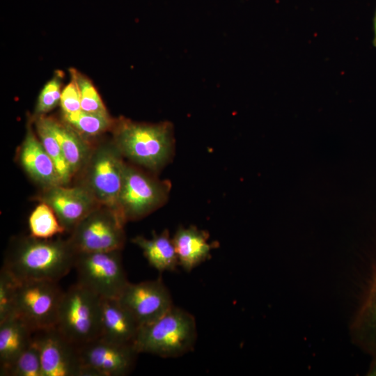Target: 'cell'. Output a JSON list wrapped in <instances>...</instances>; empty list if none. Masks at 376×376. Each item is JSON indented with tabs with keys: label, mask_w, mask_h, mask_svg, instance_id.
Returning <instances> with one entry per match:
<instances>
[{
	"label": "cell",
	"mask_w": 376,
	"mask_h": 376,
	"mask_svg": "<svg viewBox=\"0 0 376 376\" xmlns=\"http://www.w3.org/2000/svg\"><path fill=\"white\" fill-rule=\"evenodd\" d=\"M77 251L69 239L12 238L2 267L18 281L58 282L74 269Z\"/></svg>",
	"instance_id": "obj_1"
},
{
	"label": "cell",
	"mask_w": 376,
	"mask_h": 376,
	"mask_svg": "<svg viewBox=\"0 0 376 376\" xmlns=\"http://www.w3.org/2000/svg\"><path fill=\"white\" fill-rule=\"evenodd\" d=\"M112 141L124 157L152 173L170 160L174 146L171 123H144L120 117L114 121Z\"/></svg>",
	"instance_id": "obj_2"
},
{
	"label": "cell",
	"mask_w": 376,
	"mask_h": 376,
	"mask_svg": "<svg viewBox=\"0 0 376 376\" xmlns=\"http://www.w3.org/2000/svg\"><path fill=\"white\" fill-rule=\"evenodd\" d=\"M196 338L194 315L173 306L157 320L140 327L134 347L139 354L178 357L194 349Z\"/></svg>",
	"instance_id": "obj_3"
},
{
	"label": "cell",
	"mask_w": 376,
	"mask_h": 376,
	"mask_svg": "<svg viewBox=\"0 0 376 376\" xmlns=\"http://www.w3.org/2000/svg\"><path fill=\"white\" fill-rule=\"evenodd\" d=\"M101 297L78 282L63 291L56 328L80 346L100 336Z\"/></svg>",
	"instance_id": "obj_4"
},
{
	"label": "cell",
	"mask_w": 376,
	"mask_h": 376,
	"mask_svg": "<svg viewBox=\"0 0 376 376\" xmlns=\"http://www.w3.org/2000/svg\"><path fill=\"white\" fill-rule=\"evenodd\" d=\"M113 141L93 146L90 156L77 174L79 182L102 205L116 210L125 162Z\"/></svg>",
	"instance_id": "obj_5"
},
{
	"label": "cell",
	"mask_w": 376,
	"mask_h": 376,
	"mask_svg": "<svg viewBox=\"0 0 376 376\" xmlns=\"http://www.w3.org/2000/svg\"><path fill=\"white\" fill-rule=\"evenodd\" d=\"M170 183L125 164L116 211L125 223L142 219L163 205Z\"/></svg>",
	"instance_id": "obj_6"
},
{
	"label": "cell",
	"mask_w": 376,
	"mask_h": 376,
	"mask_svg": "<svg viewBox=\"0 0 376 376\" xmlns=\"http://www.w3.org/2000/svg\"><path fill=\"white\" fill-rule=\"evenodd\" d=\"M58 283L44 280L18 281L15 315L34 332L56 327L63 293Z\"/></svg>",
	"instance_id": "obj_7"
},
{
	"label": "cell",
	"mask_w": 376,
	"mask_h": 376,
	"mask_svg": "<svg viewBox=\"0 0 376 376\" xmlns=\"http://www.w3.org/2000/svg\"><path fill=\"white\" fill-rule=\"evenodd\" d=\"M77 282L102 298H118L129 283L120 251L78 252Z\"/></svg>",
	"instance_id": "obj_8"
},
{
	"label": "cell",
	"mask_w": 376,
	"mask_h": 376,
	"mask_svg": "<svg viewBox=\"0 0 376 376\" xmlns=\"http://www.w3.org/2000/svg\"><path fill=\"white\" fill-rule=\"evenodd\" d=\"M125 224L116 210L101 205L77 224L68 239L77 252L121 251Z\"/></svg>",
	"instance_id": "obj_9"
},
{
	"label": "cell",
	"mask_w": 376,
	"mask_h": 376,
	"mask_svg": "<svg viewBox=\"0 0 376 376\" xmlns=\"http://www.w3.org/2000/svg\"><path fill=\"white\" fill-rule=\"evenodd\" d=\"M79 347L84 376H124L134 368L139 354L133 345L95 338Z\"/></svg>",
	"instance_id": "obj_10"
},
{
	"label": "cell",
	"mask_w": 376,
	"mask_h": 376,
	"mask_svg": "<svg viewBox=\"0 0 376 376\" xmlns=\"http://www.w3.org/2000/svg\"><path fill=\"white\" fill-rule=\"evenodd\" d=\"M33 343L40 353L42 376H84L78 346L56 327L33 332Z\"/></svg>",
	"instance_id": "obj_11"
},
{
	"label": "cell",
	"mask_w": 376,
	"mask_h": 376,
	"mask_svg": "<svg viewBox=\"0 0 376 376\" xmlns=\"http://www.w3.org/2000/svg\"><path fill=\"white\" fill-rule=\"evenodd\" d=\"M36 198L53 210L68 233L101 205L88 189L77 184L73 187L58 185L43 188Z\"/></svg>",
	"instance_id": "obj_12"
},
{
	"label": "cell",
	"mask_w": 376,
	"mask_h": 376,
	"mask_svg": "<svg viewBox=\"0 0 376 376\" xmlns=\"http://www.w3.org/2000/svg\"><path fill=\"white\" fill-rule=\"evenodd\" d=\"M118 299L140 326L157 320L173 306L161 278L137 283L129 282Z\"/></svg>",
	"instance_id": "obj_13"
},
{
	"label": "cell",
	"mask_w": 376,
	"mask_h": 376,
	"mask_svg": "<svg viewBox=\"0 0 376 376\" xmlns=\"http://www.w3.org/2000/svg\"><path fill=\"white\" fill-rule=\"evenodd\" d=\"M20 166L42 189L62 185L55 164L31 126H27L24 139L17 150Z\"/></svg>",
	"instance_id": "obj_14"
},
{
	"label": "cell",
	"mask_w": 376,
	"mask_h": 376,
	"mask_svg": "<svg viewBox=\"0 0 376 376\" xmlns=\"http://www.w3.org/2000/svg\"><path fill=\"white\" fill-rule=\"evenodd\" d=\"M140 324L117 298L101 297L100 336L106 340L134 346Z\"/></svg>",
	"instance_id": "obj_15"
},
{
	"label": "cell",
	"mask_w": 376,
	"mask_h": 376,
	"mask_svg": "<svg viewBox=\"0 0 376 376\" xmlns=\"http://www.w3.org/2000/svg\"><path fill=\"white\" fill-rule=\"evenodd\" d=\"M209 234L195 226L180 228L173 237L179 265L186 272L209 259L215 242H208Z\"/></svg>",
	"instance_id": "obj_16"
},
{
	"label": "cell",
	"mask_w": 376,
	"mask_h": 376,
	"mask_svg": "<svg viewBox=\"0 0 376 376\" xmlns=\"http://www.w3.org/2000/svg\"><path fill=\"white\" fill-rule=\"evenodd\" d=\"M45 121L54 135L74 177L86 163L93 145L64 121L43 115Z\"/></svg>",
	"instance_id": "obj_17"
},
{
	"label": "cell",
	"mask_w": 376,
	"mask_h": 376,
	"mask_svg": "<svg viewBox=\"0 0 376 376\" xmlns=\"http://www.w3.org/2000/svg\"><path fill=\"white\" fill-rule=\"evenodd\" d=\"M33 332L16 315L0 322V370L8 366L32 343Z\"/></svg>",
	"instance_id": "obj_18"
},
{
	"label": "cell",
	"mask_w": 376,
	"mask_h": 376,
	"mask_svg": "<svg viewBox=\"0 0 376 376\" xmlns=\"http://www.w3.org/2000/svg\"><path fill=\"white\" fill-rule=\"evenodd\" d=\"M132 242L143 251L148 263L159 272L174 271L179 265L178 258L168 230L153 233L150 239L136 236Z\"/></svg>",
	"instance_id": "obj_19"
},
{
	"label": "cell",
	"mask_w": 376,
	"mask_h": 376,
	"mask_svg": "<svg viewBox=\"0 0 376 376\" xmlns=\"http://www.w3.org/2000/svg\"><path fill=\"white\" fill-rule=\"evenodd\" d=\"M355 323L362 345L376 361V271Z\"/></svg>",
	"instance_id": "obj_20"
},
{
	"label": "cell",
	"mask_w": 376,
	"mask_h": 376,
	"mask_svg": "<svg viewBox=\"0 0 376 376\" xmlns=\"http://www.w3.org/2000/svg\"><path fill=\"white\" fill-rule=\"evenodd\" d=\"M34 121L38 137L54 162L62 185H68L74 175L58 142L47 125L43 115L34 117Z\"/></svg>",
	"instance_id": "obj_21"
},
{
	"label": "cell",
	"mask_w": 376,
	"mask_h": 376,
	"mask_svg": "<svg viewBox=\"0 0 376 376\" xmlns=\"http://www.w3.org/2000/svg\"><path fill=\"white\" fill-rule=\"evenodd\" d=\"M63 121L88 139L111 130L115 120L109 113H90L80 110L73 113L63 115Z\"/></svg>",
	"instance_id": "obj_22"
},
{
	"label": "cell",
	"mask_w": 376,
	"mask_h": 376,
	"mask_svg": "<svg viewBox=\"0 0 376 376\" xmlns=\"http://www.w3.org/2000/svg\"><path fill=\"white\" fill-rule=\"evenodd\" d=\"M29 227L30 235L39 239H51L66 233L53 210L42 202L31 213Z\"/></svg>",
	"instance_id": "obj_23"
},
{
	"label": "cell",
	"mask_w": 376,
	"mask_h": 376,
	"mask_svg": "<svg viewBox=\"0 0 376 376\" xmlns=\"http://www.w3.org/2000/svg\"><path fill=\"white\" fill-rule=\"evenodd\" d=\"M1 376H42L40 353L32 343L8 366L0 370Z\"/></svg>",
	"instance_id": "obj_24"
},
{
	"label": "cell",
	"mask_w": 376,
	"mask_h": 376,
	"mask_svg": "<svg viewBox=\"0 0 376 376\" xmlns=\"http://www.w3.org/2000/svg\"><path fill=\"white\" fill-rule=\"evenodd\" d=\"M70 73L79 91L81 110L90 113H108L100 95L90 79L75 69H71Z\"/></svg>",
	"instance_id": "obj_25"
},
{
	"label": "cell",
	"mask_w": 376,
	"mask_h": 376,
	"mask_svg": "<svg viewBox=\"0 0 376 376\" xmlns=\"http://www.w3.org/2000/svg\"><path fill=\"white\" fill-rule=\"evenodd\" d=\"M18 280L6 269L0 272V322L15 315V300Z\"/></svg>",
	"instance_id": "obj_26"
},
{
	"label": "cell",
	"mask_w": 376,
	"mask_h": 376,
	"mask_svg": "<svg viewBox=\"0 0 376 376\" xmlns=\"http://www.w3.org/2000/svg\"><path fill=\"white\" fill-rule=\"evenodd\" d=\"M61 75L58 72L43 87L36 104L35 116L45 115L60 103L62 91Z\"/></svg>",
	"instance_id": "obj_27"
},
{
	"label": "cell",
	"mask_w": 376,
	"mask_h": 376,
	"mask_svg": "<svg viewBox=\"0 0 376 376\" xmlns=\"http://www.w3.org/2000/svg\"><path fill=\"white\" fill-rule=\"evenodd\" d=\"M60 104L63 115L73 113L81 110L79 91L76 81L72 77L71 81L62 91Z\"/></svg>",
	"instance_id": "obj_28"
},
{
	"label": "cell",
	"mask_w": 376,
	"mask_h": 376,
	"mask_svg": "<svg viewBox=\"0 0 376 376\" xmlns=\"http://www.w3.org/2000/svg\"><path fill=\"white\" fill-rule=\"evenodd\" d=\"M373 31H374V38H373V44L374 47H376V10H375V15L373 17Z\"/></svg>",
	"instance_id": "obj_29"
}]
</instances>
